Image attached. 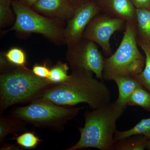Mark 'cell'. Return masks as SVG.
<instances>
[{"label":"cell","mask_w":150,"mask_h":150,"mask_svg":"<svg viewBox=\"0 0 150 150\" xmlns=\"http://www.w3.org/2000/svg\"><path fill=\"white\" fill-rule=\"evenodd\" d=\"M93 74L73 70L67 81L54 85L38 98L58 105L71 106L85 103L91 110L97 109L110 102L111 94L103 81L94 77Z\"/></svg>","instance_id":"1"},{"label":"cell","mask_w":150,"mask_h":150,"mask_svg":"<svg viewBox=\"0 0 150 150\" xmlns=\"http://www.w3.org/2000/svg\"><path fill=\"white\" fill-rule=\"evenodd\" d=\"M126 108L115 102L85 112V124L79 128V140L67 150L94 148L100 150H113L114 136L117 120Z\"/></svg>","instance_id":"2"},{"label":"cell","mask_w":150,"mask_h":150,"mask_svg":"<svg viewBox=\"0 0 150 150\" xmlns=\"http://www.w3.org/2000/svg\"><path fill=\"white\" fill-rule=\"evenodd\" d=\"M26 67H16L0 75V114L8 108L32 101L54 85Z\"/></svg>","instance_id":"3"},{"label":"cell","mask_w":150,"mask_h":150,"mask_svg":"<svg viewBox=\"0 0 150 150\" xmlns=\"http://www.w3.org/2000/svg\"><path fill=\"white\" fill-rule=\"evenodd\" d=\"M135 22L126 21L123 35L116 51L104 58L103 80L112 81L116 76H135L144 68L146 58L139 50Z\"/></svg>","instance_id":"4"},{"label":"cell","mask_w":150,"mask_h":150,"mask_svg":"<svg viewBox=\"0 0 150 150\" xmlns=\"http://www.w3.org/2000/svg\"><path fill=\"white\" fill-rule=\"evenodd\" d=\"M83 108L58 105L38 98L28 105L16 108L10 115L35 127L62 132L66 124L76 117Z\"/></svg>","instance_id":"5"},{"label":"cell","mask_w":150,"mask_h":150,"mask_svg":"<svg viewBox=\"0 0 150 150\" xmlns=\"http://www.w3.org/2000/svg\"><path fill=\"white\" fill-rule=\"evenodd\" d=\"M12 6L16 14V21L6 32L15 31L25 34L38 33L56 45H66L64 31L67 23L43 16L17 0H13Z\"/></svg>","instance_id":"6"},{"label":"cell","mask_w":150,"mask_h":150,"mask_svg":"<svg viewBox=\"0 0 150 150\" xmlns=\"http://www.w3.org/2000/svg\"><path fill=\"white\" fill-rule=\"evenodd\" d=\"M66 59L73 70H84L94 74L97 79L103 81V71L104 58L93 41L82 38L68 47Z\"/></svg>","instance_id":"7"},{"label":"cell","mask_w":150,"mask_h":150,"mask_svg":"<svg viewBox=\"0 0 150 150\" xmlns=\"http://www.w3.org/2000/svg\"><path fill=\"white\" fill-rule=\"evenodd\" d=\"M126 24L123 19L100 13L90 22L82 38L93 41L101 47L105 54L110 56L112 54L110 38L115 32L125 29Z\"/></svg>","instance_id":"8"},{"label":"cell","mask_w":150,"mask_h":150,"mask_svg":"<svg viewBox=\"0 0 150 150\" xmlns=\"http://www.w3.org/2000/svg\"><path fill=\"white\" fill-rule=\"evenodd\" d=\"M100 10L95 0H90L75 10L74 15L67 22L64 38L67 47L73 46L82 39L85 30L90 22Z\"/></svg>","instance_id":"9"},{"label":"cell","mask_w":150,"mask_h":150,"mask_svg":"<svg viewBox=\"0 0 150 150\" xmlns=\"http://www.w3.org/2000/svg\"><path fill=\"white\" fill-rule=\"evenodd\" d=\"M31 8L43 16L66 23L74 16L76 10L68 0H39Z\"/></svg>","instance_id":"10"},{"label":"cell","mask_w":150,"mask_h":150,"mask_svg":"<svg viewBox=\"0 0 150 150\" xmlns=\"http://www.w3.org/2000/svg\"><path fill=\"white\" fill-rule=\"evenodd\" d=\"M100 13L136 23V8L131 0H95Z\"/></svg>","instance_id":"11"},{"label":"cell","mask_w":150,"mask_h":150,"mask_svg":"<svg viewBox=\"0 0 150 150\" xmlns=\"http://www.w3.org/2000/svg\"><path fill=\"white\" fill-rule=\"evenodd\" d=\"M112 81L115 82L118 90V97L115 102L126 108L131 95L142 85L135 78L129 76H116Z\"/></svg>","instance_id":"12"},{"label":"cell","mask_w":150,"mask_h":150,"mask_svg":"<svg viewBox=\"0 0 150 150\" xmlns=\"http://www.w3.org/2000/svg\"><path fill=\"white\" fill-rule=\"evenodd\" d=\"M27 123L10 115L0 114V145H2L6 137L10 134H16L27 131Z\"/></svg>","instance_id":"13"},{"label":"cell","mask_w":150,"mask_h":150,"mask_svg":"<svg viewBox=\"0 0 150 150\" xmlns=\"http://www.w3.org/2000/svg\"><path fill=\"white\" fill-rule=\"evenodd\" d=\"M139 47L144 53L146 61L144 68L139 75L132 76L150 93V41L137 36Z\"/></svg>","instance_id":"14"},{"label":"cell","mask_w":150,"mask_h":150,"mask_svg":"<svg viewBox=\"0 0 150 150\" xmlns=\"http://www.w3.org/2000/svg\"><path fill=\"white\" fill-rule=\"evenodd\" d=\"M137 36L150 41V7L136 8Z\"/></svg>","instance_id":"15"},{"label":"cell","mask_w":150,"mask_h":150,"mask_svg":"<svg viewBox=\"0 0 150 150\" xmlns=\"http://www.w3.org/2000/svg\"><path fill=\"white\" fill-rule=\"evenodd\" d=\"M136 135H144L147 139H150V118L142 119L129 130L125 131L117 130L114 134V142Z\"/></svg>","instance_id":"16"},{"label":"cell","mask_w":150,"mask_h":150,"mask_svg":"<svg viewBox=\"0 0 150 150\" xmlns=\"http://www.w3.org/2000/svg\"><path fill=\"white\" fill-rule=\"evenodd\" d=\"M148 140L144 135H134L115 142L113 150H144Z\"/></svg>","instance_id":"17"},{"label":"cell","mask_w":150,"mask_h":150,"mask_svg":"<svg viewBox=\"0 0 150 150\" xmlns=\"http://www.w3.org/2000/svg\"><path fill=\"white\" fill-rule=\"evenodd\" d=\"M13 0H0V28H5L14 24L16 14L12 6Z\"/></svg>","instance_id":"18"},{"label":"cell","mask_w":150,"mask_h":150,"mask_svg":"<svg viewBox=\"0 0 150 150\" xmlns=\"http://www.w3.org/2000/svg\"><path fill=\"white\" fill-rule=\"evenodd\" d=\"M128 106H138L150 112V93L143 86L137 88L131 95Z\"/></svg>","instance_id":"19"},{"label":"cell","mask_w":150,"mask_h":150,"mask_svg":"<svg viewBox=\"0 0 150 150\" xmlns=\"http://www.w3.org/2000/svg\"><path fill=\"white\" fill-rule=\"evenodd\" d=\"M69 67L68 63L58 61L50 69V74L47 79L54 84L64 82L69 77L68 74Z\"/></svg>","instance_id":"20"},{"label":"cell","mask_w":150,"mask_h":150,"mask_svg":"<svg viewBox=\"0 0 150 150\" xmlns=\"http://www.w3.org/2000/svg\"><path fill=\"white\" fill-rule=\"evenodd\" d=\"M6 58L16 67H26V56L25 51L18 47H13L5 52Z\"/></svg>","instance_id":"21"},{"label":"cell","mask_w":150,"mask_h":150,"mask_svg":"<svg viewBox=\"0 0 150 150\" xmlns=\"http://www.w3.org/2000/svg\"><path fill=\"white\" fill-rule=\"evenodd\" d=\"M19 146L27 149H35L41 140L35 135L33 132H25L14 138Z\"/></svg>","instance_id":"22"},{"label":"cell","mask_w":150,"mask_h":150,"mask_svg":"<svg viewBox=\"0 0 150 150\" xmlns=\"http://www.w3.org/2000/svg\"><path fill=\"white\" fill-rule=\"evenodd\" d=\"M50 69L46 62L43 64H35L33 67L32 71L37 76L47 79L50 74Z\"/></svg>","instance_id":"23"},{"label":"cell","mask_w":150,"mask_h":150,"mask_svg":"<svg viewBox=\"0 0 150 150\" xmlns=\"http://www.w3.org/2000/svg\"><path fill=\"white\" fill-rule=\"evenodd\" d=\"M15 67L9 62L5 55V52L0 53V71L2 74L7 73L12 70L11 68Z\"/></svg>","instance_id":"24"},{"label":"cell","mask_w":150,"mask_h":150,"mask_svg":"<svg viewBox=\"0 0 150 150\" xmlns=\"http://www.w3.org/2000/svg\"><path fill=\"white\" fill-rule=\"evenodd\" d=\"M136 8L150 7V0H131Z\"/></svg>","instance_id":"25"},{"label":"cell","mask_w":150,"mask_h":150,"mask_svg":"<svg viewBox=\"0 0 150 150\" xmlns=\"http://www.w3.org/2000/svg\"><path fill=\"white\" fill-rule=\"evenodd\" d=\"M89 1L90 0H68L75 10Z\"/></svg>","instance_id":"26"},{"label":"cell","mask_w":150,"mask_h":150,"mask_svg":"<svg viewBox=\"0 0 150 150\" xmlns=\"http://www.w3.org/2000/svg\"><path fill=\"white\" fill-rule=\"evenodd\" d=\"M24 5L32 7L39 0H17Z\"/></svg>","instance_id":"27"},{"label":"cell","mask_w":150,"mask_h":150,"mask_svg":"<svg viewBox=\"0 0 150 150\" xmlns=\"http://www.w3.org/2000/svg\"><path fill=\"white\" fill-rule=\"evenodd\" d=\"M146 149L150 150V139L148 140L147 142L146 145Z\"/></svg>","instance_id":"28"}]
</instances>
